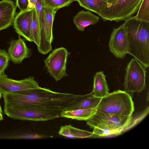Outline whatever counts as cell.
Returning a JSON list of instances; mask_svg holds the SVG:
<instances>
[{"mask_svg": "<svg viewBox=\"0 0 149 149\" xmlns=\"http://www.w3.org/2000/svg\"><path fill=\"white\" fill-rule=\"evenodd\" d=\"M83 95L61 93L39 87L3 95L4 105L29 106L40 109L65 110Z\"/></svg>", "mask_w": 149, "mask_h": 149, "instance_id": "6da1fadb", "label": "cell"}, {"mask_svg": "<svg viewBox=\"0 0 149 149\" xmlns=\"http://www.w3.org/2000/svg\"><path fill=\"white\" fill-rule=\"evenodd\" d=\"M123 24L128 44L127 54L138 60L146 68L149 67V22L132 16Z\"/></svg>", "mask_w": 149, "mask_h": 149, "instance_id": "7a4b0ae2", "label": "cell"}, {"mask_svg": "<svg viewBox=\"0 0 149 149\" xmlns=\"http://www.w3.org/2000/svg\"><path fill=\"white\" fill-rule=\"evenodd\" d=\"M132 120V116L96 112L86 121L87 125L93 129L92 137H102L121 134Z\"/></svg>", "mask_w": 149, "mask_h": 149, "instance_id": "3957f363", "label": "cell"}, {"mask_svg": "<svg viewBox=\"0 0 149 149\" xmlns=\"http://www.w3.org/2000/svg\"><path fill=\"white\" fill-rule=\"evenodd\" d=\"M97 112L131 116L134 107L132 97L125 91L117 90L102 97L96 108Z\"/></svg>", "mask_w": 149, "mask_h": 149, "instance_id": "277c9868", "label": "cell"}, {"mask_svg": "<svg viewBox=\"0 0 149 149\" xmlns=\"http://www.w3.org/2000/svg\"><path fill=\"white\" fill-rule=\"evenodd\" d=\"M4 113L14 119L45 121L61 117L63 110L40 109L29 106L4 105Z\"/></svg>", "mask_w": 149, "mask_h": 149, "instance_id": "5b68a950", "label": "cell"}, {"mask_svg": "<svg viewBox=\"0 0 149 149\" xmlns=\"http://www.w3.org/2000/svg\"><path fill=\"white\" fill-rule=\"evenodd\" d=\"M146 69L135 58L132 59L127 64L123 85L125 91L132 97L134 92L139 93L145 89Z\"/></svg>", "mask_w": 149, "mask_h": 149, "instance_id": "8992f818", "label": "cell"}, {"mask_svg": "<svg viewBox=\"0 0 149 149\" xmlns=\"http://www.w3.org/2000/svg\"><path fill=\"white\" fill-rule=\"evenodd\" d=\"M142 0H118L116 3L105 7L100 15L104 21H125L138 10Z\"/></svg>", "mask_w": 149, "mask_h": 149, "instance_id": "52a82bcc", "label": "cell"}, {"mask_svg": "<svg viewBox=\"0 0 149 149\" xmlns=\"http://www.w3.org/2000/svg\"><path fill=\"white\" fill-rule=\"evenodd\" d=\"M70 53L63 47L57 48L53 50L44 61L48 72L56 81L68 75L66 67Z\"/></svg>", "mask_w": 149, "mask_h": 149, "instance_id": "ba28073f", "label": "cell"}, {"mask_svg": "<svg viewBox=\"0 0 149 149\" xmlns=\"http://www.w3.org/2000/svg\"><path fill=\"white\" fill-rule=\"evenodd\" d=\"M39 87L38 83L32 76L18 80L10 78L3 73L0 74V92L3 95Z\"/></svg>", "mask_w": 149, "mask_h": 149, "instance_id": "9c48e42d", "label": "cell"}, {"mask_svg": "<svg viewBox=\"0 0 149 149\" xmlns=\"http://www.w3.org/2000/svg\"><path fill=\"white\" fill-rule=\"evenodd\" d=\"M109 50L116 58H124L128 52V44L126 32L123 24L113 28L109 44Z\"/></svg>", "mask_w": 149, "mask_h": 149, "instance_id": "30bf717a", "label": "cell"}, {"mask_svg": "<svg viewBox=\"0 0 149 149\" xmlns=\"http://www.w3.org/2000/svg\"><path fill=\"white\" fill-rule=\"evenodd\" d=\"M34 8L20 10L15 17L13 22V27L16 32L29 42H31V26Z\"/></svg>", "mask_w": 149, "mask_h": 149, "instance_id": "8fae6325", "label": "cell"}, {"mask_svg": "<svg viewBox=\"0 0 149 149\" xmlns=\"http://www.w3.org/2000/svg\"><path fill=\"white\" fill-rule=\"evenodd\" d=\"M45 18L44 38L42 46L38 49L42 54H47L52 50V43L53 39L52 32L53 24L57 11L44 7Z\"/></svg>", "mask_w": 149, "mask_h": 149, "instance_id": "7c38bea8", "label": "cell"}, {"mask_svg": "<svg viewBox=\"0 0 149 149\" xmlns=\"http://www.w3.org/2000/svg\"><path fill=\"white\" fill-rule=\"evenodd\" d=\"M18 35V39L13 40L10 42L8 53L9 58L16 64L21 63L31 54L30 49L27 47L21 36Z\"/></svg>", "mask_w": 149, "mask_h": 149, "instance_id": "4fadbf2b", "label": "cell"}, {"mask_svg": "<svg viewBox=\"0 0 149 149\" xmlns=\"http://www.w3.org/2000/svg\"><path fill=\"white\" fill-rule=\"evenodd\" d=\"M16 5L11 0L0 1V31L6 29L13 23Z\"/></svg>", "mask_w": 149, "mask_h": 149, "instance_id": "5bb4252c", "label": "cell"}, {"mask_svg": "<svg viewBox=\"0 0 149 149\" xmlns=\"http://www.w3.org/2000/svg\"><path fill=\"white\" fill-rule=\"evenodd\" d=\"M99 17L89 10H81L74 17L73 22L79 31L83 32L87 26L95 24L98 22Z\"/></svg>", "mask_w": 149, "mask_h": 149, "instance_id": "9a60e30c", "label": "cell"}, {"mask_svg": "<svg viewBox=\"0 0 149 149\" xmlns=\"http://www.w3.org/2000/svg\"><path fill=\"white\" fill-rule=\"evenodd\" d=\"M101 98L95 96L91 92L89 94L83 95L80 100L67 108L65 110L96 109Z\"/></svg>", "mask_w": 149, "mask_h": 149, "instance_id": "2e32d148", "label": "cell"}, {"mask_svg": "<svg viewBox=\"0 0 149 149\" xmlns=\"http://www.w3.org/2000/svg\"><path fill=\"white\" fill-rule=\"evenodd\" d=\"M106 77L103 71L97 72L94 75L92 92L95 96L102 98L109 93V89Z\"/></svg>", "mask_w": 149, "mask_h": 149, "instance_id": "e0dca14e", "label": "cell"}, {"mask_svg": "<svg viewBox=\"0 0 149 149\" xmlns=\"http://www.w3.org/2000/svg\"><path fill=\"white\" fill-rule=\"evenodd\" d=\"M97 112L95 108L63 110L61 113V117H65L80 120L86 121Z\"/></svg>", "mask_w": 149, "mask_h": 149, "instance_id": "ac0fdd59", "label": "cell"}, {"mask_svg": "<svg viewBox=\"0 0 149 149\" xmlns=\"http://www.w3.org/2000/svg\"><path fill=\"white\" fill-rule=\"evenodd\" d=\"M58 134L68 138H89L92 137V132L79 129L68 125L61 126Z\"/></svg>", "mask_w": 149, "mask_h": 149, "instance_id": "d6986e66", "label": "cell"}, {"mask_svg": "<svg viewBox=\"0 0 149 149\" xmlns=\"http://www.w3.org/2000/svg\"><path fill=\"white\" fill-rule=\"evenodd\" d=\"M80 6L100 15L102 10L108 6L102 0H76Z\"/></svg>", "mask_w": 149, "mask_h": 149, "instance_id": "ffe728a7", "label": "cell"}, {"mask_svg": "<svg viewBox=\"0 0 149 149\" xmlns=\"http://www.w3.org/2000/svg\"><path fill=\"white\" fill-rule=\"evenodd\" d=\"M35 7L39 26L40 35V42L37 46V48H40L42 45L44 38L45 18L44 7L41 0H37Z\"/></svg>", "mask_w": 149, "mask_h": 149, "instance_id": "44dd1931", "label": "cell"}, {"mask_svg": "<svg viewBox=\"0 0 149 149\" xmlns=\"http://www.w3.org/2000/svg\"><path fill=\"white\" fill-rule=\"evenodd\" d=\"M30 39L31 42H34L37 46L40 42V35L39 26L35 7L33 12L32 19L30 30Z\"/></svg>", "mask_w": 149, "mask_h": 149, "instance_id": "7402d4cb", "label": "cell"}, {"mask_svg": "<svg viewBox=\"0 0 149 149\" xmlns=\"http://www.w3.org/2000/svg\"><path fill=\"white\" fill-rule=\"evenodd\" d=\"M76 0H41L44 7L57 11L58 9L69 6Z\"/></svg>", "mask_w": 149, "mask_h": 149, "instance_id": "603a6c76", "label": "cell"}, {"mask_svg": "<svg viewBox=\"0 0 149 149\" xmlns=\"http://www.w3.org/2000/svg\"><path fill=\"white\" fill-rule=\"evenodd\" d=\"M134 17L137 20L149 22V0H142L137 13Z\"/></svg>", "mask_w": 149, "mask_h": 149, "instance_id": "cb8c5ba5", "label": "cell"}, {"mask_svg": "<svg viewBox=\"0 0 149 149\" xmlns=\"http://www.w3.org/2000/svg\"><path fill=\"white\" fill-rule=\"evenodd\" d=\"M8 53L2 49H0V74H3L7 67L9 60Z\"/></svg>", "mask_w": 149, "mask_h": 149, "instance_id": "d4e9b609", "label": "cell"}, {"mask_svg": "<svg viewBox=\"0 0 149 149\" xmlns=\"http://www.w3.org/2000/svg\"><path fill=\"white\" fill-rule=\"evenodd\" d=\"M29 0H16V6L20 10H26L29 8Z\"/></svg>", "mask_w": 149, "mask_h": 149, "instance_id": "484cf974", "label": "cell"}, {"mask_svg": "<svg viewBox=\"0 0 149 149\" xmlns=\"http://www.w3.org/2000/svg\"><path fill=\"white\" fill-rule=\"evenodd\" d=\"M106 2L108 4L107 7H109L112 5L115 4L117 2L118 0H102Z\"/></svg>", "mask_w": 149, "mask_h": 149, "instance_id": "4316f807", "label": "cell"}, {"mask_svg": "<svg viewBox=\"0 0 149 149\" xmlns=\"http://www.w3.org/2000/svg\"><path fill=\"white\" fill-rule=\"evenodd\" d=\"M37 0H29V8H32L35 7Z\"/></svg>", "mask_w": 149, "mask_h": 149, "instance_id": "83f0119b", "label": "cell"}, {"mask_svg": "<svg viewBox=\"0 0 149 149\" xmlns=\"http://www.w3.org/2000/svg\"><path fill=\"white\" fill-rule=\"evenodd\" d=\"M3 119V115L1 113H0V119L2 120Z\"/></svg>", "mask_w": 149, "mask_h": 149, "instance_id": "f1b7e54d", "label": "cell"}, {"mask_svg": "<svg viewBox=\"0 0 149 149\" xmlns=\"http://www.w3.org/2000/svg\"><path fill=\"white\" fill-rule=\"evenodd\" d=\"M2 113V111L1 107L0 104V113Z\"/></svg>", "mask_w": 149, "mask_h": 149, "instance_id": "f546056e", "label": "cell"}, {"mask_svg": "<svg viewBox=\"0 0 149 149\" xmlns=\"http://www.w3.org/2000/svg\"><path fill=\"white\" fill-rule=\"evenodd\" d=\"M2 94L0 92V100L2 97Z\"/></svg>", "mask_w": 149, "mask_h": 149, "instance_id": "4dcf8cb0", "label": "cell"}]
</instances>
